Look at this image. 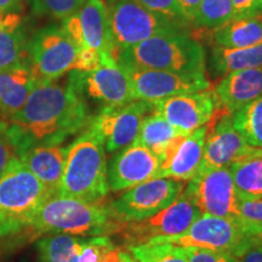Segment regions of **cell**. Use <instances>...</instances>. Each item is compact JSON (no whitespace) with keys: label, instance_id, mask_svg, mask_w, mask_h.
Here are the masks:
<instances>
[{"label":"cell","instance_id":"obj_17","mask_svg":"<svg viewBox=\"0 0 262 262\" xmlns=\"http://www.w3.org/2000/svg\"><path fill=\"white\" fill-rule=\"evenodd\" d=\"M77 74L83 94L104 106H124L136 101L129 75L111 55H104L102 63L96 70L77 71Z\"/></svg>","mask_w":262,"mask_h":262},{"label":"cell","instance_id":"obj_35","mask_svg":"<svg viewBox=\"0 0 262 262\" xmlns=\"http://www.w3.org/2000/svg\"><path fill=\"white\" fill-rule=\"evenodd\" d=\"M188 262H239L233 254L198 247H186Z\"/></svg>","mask_w":262,"mask_h":262},{"label":"cell","instance_id":"obj_14","mask_svg":"<svg viewBox=\"0 0 262 262\" xmlns=\"http://www.w3.org/2000/svg\"><path fill=\"white\" fill-rule=\"evenodd\" d=\"M123 68L129 75L136 101L155 102L162 98L208 90L210 86L205 73H175L168 71Z\"/></svg>","mask_w":262,"mask_h":262},{"label":"cell","instance_id":"obj_40","mask_svg":"<svg viewBox=\"0 0 262 262\" xmlns=\"http://www.w3.org/2000/svg\"><path fill=\"white\" fill-rule=\"evenodd\" d=\"M201 2L202 0H178L180 8H181L183 15H185L189 25H194L195 15Z\"/></svg>","mask_w":262,"mask_h":262},{"label":"cell","instance_id":"obj_19","mask_svg":"<svg viewBox=\"0 0 262 262\" xmlns=\"http://www.w3.org/2000/svg\"><path fill=\"white\" fill-rule=\"evenodd\" d=\"M206 127L208 133L204 152L198 171L229 168L234 162L255 149L235 130L232 123V114H221L217 123L211 119Z\"/></svg>","mask_w":262,"mask_h":262},{"label":"cell","instance_id":"obj_15","mask_svg":"<svg viewBox=\"0 0 262 262\" xmlns=\"http://www.w3.org/2000/svg\"><path fill=\"white\" fill-rule=\"evenodd\" d=\"M152 103V111L162 116L183 136L208 125L220 108L214 90L178 95Z\"/></svg>","mask_w":262,"mask_h":262},{"label":"cell","instance_id":"obj_20","mask_svg":"<svg viewBox=\"0 0 262 262\" xmlns=\"http://www.w3.org/2000/svg\"><path fill=\"white\" fill-rule=\"evenodd\" d=\"M208 127L202 126L189 135L175 137L166 148L160 162L158 178L176 181H191L201 166Z\"/></svg>","mask_w":262,"mask_h":262},{"label":"cell","instance_id":"obj_12","mask_svg":"<svg viewBox=\"0 0 262 262\" xmlns=\"http://www.w3.org/2000/svg\"><path fill=\"white\" fill-rule=\"evenodd\" d=\"M152 112V103L133 101L124 106H104L96 116L90 118L88 127L103 141L108 153L130 146L136 140L143 119Z\"/></svg>","mask_w":262,"mask_h":262},{"label":"cell","instance_id":"obj_24","mask_svg":"<svg viewBox=\"0 0 262 262\" xmlns=\"http://www.w3.org/2000/svg\"><path fill=\"white\" fill-rule=\"evenodd\" d=\"M38 81L29 64L0 71V114L4 119L22 110Z\"/></svg>","mask_w":262,"mask_h":262},{"label":"cell","instance_id":"obj_23","mask_svg":"<svg viewBox=\"0 0 262 262\" xmlns=\"http://www.w3.org/2000/svg\"><path fill=\"white\" fill-rule=\"evenodd\" d=\"M28 44L22 16L0 15V71L29 64Z\"/></svg>","mask_w":262,"mask_h":262},{"label":"cell","instance_id":"obj_11","mask_svg":"<svg viewBox=\"0 0 262 262\" xmlns=\"http://www.w3.org/2000/svg\"><path fill=\"white\" fill-rule=\"evenodd\" d=\"M41 262H124L125 249L108 237L51 234L38 239Z\"/></svg>","mask_w":262,"mask_h":262},{"label":"cell","instance_id":"obj_18","mask_svg":"<svg viewBox=\"0 0 262 262\" xmlns=\"http://www.w3.org/2000/svg\"><path fill=\"white\" fill-rule=\"evenodd\" d=\"M160 159L148 148L133 142L118 150L112 157L107 170L110 191L122 192L157 179Z\"/></svg>","mask_w":262,"mask_h":262},{"label":"cell","instance_id":"obj_27","mask_svg":"<svg viewBox=\"0 0 262 262\" xmlns=\"http://www.w3.org/2000/svg\"><path fill=\"white\" fill-rule=\"evenodd\" d=\"M229 170L239 199H262V148L238 159Z\"/></svg>","mask_w":262,"mask_h":262},{"label":"cell","instance_id":"obj_1","mask_svg":"<svg viewBox=\"0 0 262 262\" xmlns=\"http://www.w3.org/2000/svg\"><path fill=\"white\" fill-rule=\"evenodd\" d=\"M21 157L31 147L61 145L90 122L77 71L64 81L39 80L21 111L6 119Z\"/></svg>","mask_w":262,"mask_h":262},{"label":"cell","instance_id":"obj_34","mask_svg":"<svg viewBox=\"0 0 262 262\" xmlns=\"http://www.w3.org/2000/svg\"><path fill=\"white\" fill-rule=\"evenodd\" d=\"M136 2H139L145 8L149 9L150 11L175 19V21L187 26V27L189 26L181 8H180L178 0H136Z\"/></svg>","mask_w":262,"mask_h":262},{"label":"cell","instance_id":"obj_21","mask_svg":"<svg viewBox=\"0 0 262 262\" xmlns=\"http://www.w3.org/2000/svg\"><path fill=\"white\" fill-rule=\"evenodd\" d=\"M224 112L233 114L262 96V67L226 74L214 90Z\"/></svg>","mask_w":262,"mask_h":262},{"label":"cell","instance_id":"obj_31","mask_svg":"<svg viewBox=\"0 0 262 262\" xmlns=\"http://www.w3.org/2000/svg\"><path fill=\"white\" fill-rule=\"evenodd\" d=\"M235 18L232 0H202L196 11L194 26L216 28Z\"/></svg>","mask_w":262,"mask_h":262},{"label":"cell","instance_id":"obj_9","mask_svg":"<svg viewBox=\"0 0 262 262\" xmlns=\"http://www.w3.org/2000/svg\"><path fill=\"white\" fill-rule=\"evenodd\" d=\"M78 54L79 49L58 26L39 29L28 44L29 66L38 80H57L74 71Z\"/></svg>","mask_w":262,"mask_h":262},{"label":"cell","instance_id":"obj_3","mask_svg":"<svg viewBox=\"0 0 262 262\" xmlns=\"http://www.w3.org/2000/svg\"><path fill=\"white\" fill-rule=\"evenodd\" d=\"M107 170L103 141L86 126L67 147L64 171L57 193L91 203H102L110 193Z\"/></svg>","mask_w":262,"mask_h":262},{"label":"cell","instance_id":"obj_42","mask_svg":"<svg viewBox=\"0 0 262 262\" xmlns=\"http://www.w3.org/2000/svg\"><path fill=\"white\" fill-rule=\"evenodd\" d=\"M124 262H136V261L134 260V258L131 257V255L125 250V255H124Z\"/></svg>","mask_w":262,"mask_h":262},{"label":"cell","instance_id":"obj_41","mask_svg":"<svg viewBox=\"0 0 262 262\" xmlns=\"http://www.w3.org/2000/svg\"><path fill=\"white\" fill-rule=\"evenodd\" d=\"M25 0H0V15L19 14L24 11Z\"/></svg>","mask_w":262,"mask_h":262},{"label":"cell","instance_id":"obj_30","mask_svg":"<svg viewBox=\"0 0 262 262\" xmlns=\"http://www.w3.org/2000/svg\"><path fill=\"white\" fill-rule=\"evenodd\" d=\"M125 250L136 262H188L186 247L172 243L148 242Z\"/></svg>","mask_w":262,"mask_h":262},{"label":"cell","instance_id":"obj_28","mask_svg":"<svg viewBox=\"0 0 262 262\" xmlns=\"http://www.w3.org/2000/svg\"><path fill=\"white\" fill-rule=\"evenodd\" d=\"M181 134L160 114L150 112L141 124L139 135L134 142L148 148L162 162L170 142Z\"/></svg>","mask_w":262,"mask_h":262},{"label":"cell","instance_id":"obj_6","mask_svg":"<svg viewBox=\"0 0 262 262\" xmlns=\"http://www.w3.org/2000/svg\"><path fill=\"white\" fill-rule=\"evenodd\" d=\"M258 237H262V226L245 221L239 216L217 217L201 215L185 233L175 237L156 238L149 242L205 248L233 254L238 257L239 254Z\"/></svg>","mask_w":262,"mask_h":262},{"label":"cell","instance_id":"obj_16","mask_svg":"<svg viewBox=\"0 0 262 262\" xmlns=\"http://www.w3.org/2000/svg\"><path fill=\"white\" fill-rule=\"evenodd\" d=\"M63 29L79 50L93 49L101 54L116 56L104 0H85L75 14L63 19Z\"/></svg>","mask_w":262,"mask_h":262},{"label":"cell","instance_id":"obj_4","mask_svg":"<svg viewBox=\"0 0 262 262\" xmlns=\"http://www.w3.org/2000/svg\"><path fill=\"white\" fill-rule=\"evenodd\" d=\"M116 61L122 67L175 73H205L206 67L204 48L187 32L147 39L120 50Z\"/></svg>","mask_w":262,"mask_h":262},{"label":"cell","instance_id":"obj_25","mask_svg":"<svg viewBox=\"0 0 262 262\" xmlns=\"http://www.w3.org/2000/svg\"><path fill=\"white\" fill-rule=\"evenodd\" d=\"M215 45L227 49H247L262 44V15L233 18L212 29Z\"/></svg>","mask_w":262,"mask_h":262},{"label":"cell","instance_id":"obj_29","mask_svg":"<svg viewBox=\"0 0 262 262\" xmlns=\"http://www.w3.org/2000/svg\"><path fill=\"white\" fill-rule=\"evenodd\" d=\"M232 123L249 145L262 148V96L232 114Z\"/></svg>","mask_w":262,"mask_h":262},{"label":"cell","instance_id":"obj_5","mask_svg":"<svg viewBox=\"0 0 262 262\" xmlns=\"http://www.w3.org/2000/svg\"><path fill=\"white\" fill-rule=\"evenodd\" d=\"M51 194L44 183L16 159L0 176V239L24 233Z\"/></svg>","mask_w":262,"mask_h":262},{"label":"cell","instance_id":"obj_13","mask_svg":"<svg viewBox=\"0 0 262 262\" xmlns=\"http://www.w3.org/2000/svg\"><path fill=\"white\" fill-rule=\"evenodd\" d=\"M185 191L191 195L202 215L238 216L239 198L229 168L198 171Z\"/></svg>","mask_w":262,"mask_h":262},{"label":"cell","instance_id":"obj_26","mask_svg":"<svg viewBox=\"0 0 262 262\" xmlns=\"http://www.w3.org/2000/svg\"><path fill=\"white\" fill-rule=\"evenodd\" d=\"M262 67V44L247 49H227L214 45L209 56V70L212 74L225 75L231 72Z\"/></svg>","mask_w":262,"mask_h":262},{"label":"cell","instance_id":"obj_39","mask_svg":"<svg viewBox=\"0 0 262 262\" xmlns=\"http://www.w3.org/2000/svg\"><path fill=\"white\" fill-rule=\"evenodd\" d=\"M239 262H262V237L254 239L239 254Z\"/></svg>","mask_w":262,"mask_h":262},{"label":"cell","instance_id":"obj_8","mask_svg":"<svg viewBox=\"0 0 262 262\" xmlns=\"http://www.w3.org/2000/svg\"><path fill=\"white\" fill-rule=\"evenodd\" d=\"M201 215L191 195L183 189L179 198L165 209L143 220L122 224L117 234L120 235L125 249L136 247L156 238L185 233Z\"/></svg>","mask_w":262,"mask_h":262},{"label":"cell","instance_id":"obj_32","mask_svg":"<svg viewBox=\"0 0 262 262\" xmlns=\"http://www.w3.org/2000/svg\"><path fill=\"white\" fill-rule=\"evenodd\" d=\"M33 14L66 19L79 10L85 0H29Z\"/></svg>","mask_w":262,"mask_h":262},{"label":"cell","instance_id":"obj_33","mask_svg":"<svg viewBox=\"0 0 262 262\" xmlns=\"http://www.w3.org/2000/svg\"><path fill=\"white\" fill-rule=\"evenodd\" d=\"M16 159H19L17 147L10 130L9 122L2 118L0 119V176Z\"/></svg>","mask_w":262,"mask_h":262},{"label":"cell","instance_id":"obj_22","mask_svg":"<svg viewBox=\"0 0 262 262\" xmlns=\"http://www.w3.org/2000/svg\"><path fill=\"white\" fill-rule=\"evenodd\" d=\"M67 148L61 145L31 147L19 157L22 164L45 185L52 194L57 193L63 176Z\"/></svg>","mask_w":262,"mask_h":262},{"label":"cell","instance_id":"obj_10","mask_svg":"<svg viewBox=\"0 0 262 262\" xmlns=\"http://www.w3.org/2000/svg\"><path fill=\"white\" fill-rule=\"evenodd\" d=\"M185 183L172 179L158 178L127 189L107 205L113 220L119 224L143 220L165 209L179 198Z\"/></svg>","mask_w":262,"mask_h":262},{"label":"cell","instance_id":"obj_2","mask_svg":"<svg viewBox=\"0 0 262 262\" xmlns=\"http://www.w3.org/2000/svg\"><path fill=\"white\" fill-rule=\"evenodd\" d=\"M120 225L111 217L107 205L102 203H91L55 193L40 205L24 233L35 238L51 234L107 237L117 234Z\"/></svg>","mask_w":262,"mask_h":262},{"label":"cell","instance_id":"obj_37","mask_svg":"<svg viewBox=\"0 0 262 262\" xmlns=\"http://www.w3.org/2000/svg\"><path fill=\"white\" fill-rule=\"evenodd\" d=\"M107 54H101L93 49H83L79 50L77 62H75L74 71L79 72H90L96 70L98 66H101L103 56Z\"/></svg>","mask_w":262,"mask_h":262},{"label":"cell","instance_id":"obj_38","mask_svg":"<svg viewBox=\"0 0 262 262\" xmlns=\"http://www.w3.org/2000/svg\"><path fill=\"white\" fill-rule=\"evenodd\" d=\"M235 18L262 15V0H232Z\"/></svg>","mask_w":262,"mask_h":262},{"label":"cell","instance_id":"obj_36","mask_svg":"<svg viewBox=\"0 0 262 262\" xmlns=\"http://www.w3.org/2000/svg\"><path fill=\"white\" fill-rule=\"evenodd\" d=\"M238 216L245 221L262 226V199H239Z\"/></svg>","mask_w":262,"mask_h":262},{"label":"cell","instance_id":"obj_7","mask_svg":"<svg viewBox=\"0 0 262 262\" xmlns=\"http://www.w3.org/2000/svg\"><path fill=\"white\" fill-rule=\"evenodd\" d=\"M104 3L116 47V56L120 50L147 39L187 32V26L150 11L136 0H104Z\"/></svg>","mask_w":262,"mask_h":262}]
</instances>
